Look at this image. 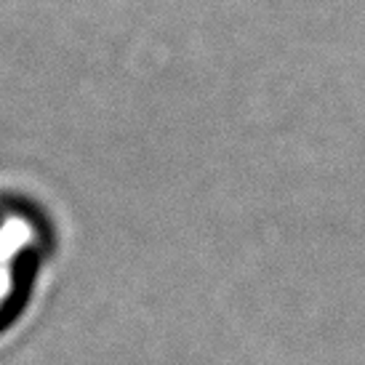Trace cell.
I'll list each match as a JSON object with an SVG mask.
<instances>
[{
    "instance_id": "cell-1",
    "label": "cell",
    "mask_w": 365,
    "mask_h": 365,
    "mask_svg": "<svg viewBox=\"0 0 365 365\" xmlns=\"http://www.w3.org/2000/svg\"><path fill=\"white\" fill-rule=\"evenodd\" d=\"M41 240V224L30 213L11 211L0 219V320L16 312Z\"/></svg>"
}]
</instances>
